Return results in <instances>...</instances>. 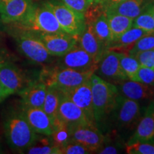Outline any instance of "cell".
I'll return each mask as SVG.
<instances>
[{"label": "cell", "instance_id": "cell-24", "mask_svg": "<svg viewBox=\"0 0 154 154\" xmlns=\"http://www.w3.org/2000/svg\"><path fill=\"white\" fill-rule=\"evenodd\" d=\"M106 14L112 33L113 41L119 38L127 30L132 27L134 19L123 15L112 13H106Z\"/></svg>", "mask_w": 154, "mask_h": 154}, {"label": "cell", "instance_id": "cell-15", "mask_svg": "<svg viewBox=\"0 0 154 154\" xmlns=\"http://www.w3.org/2000/svg\"><path fill=\"white\" fill-rule=\"evenodd\" d=\"M32 0H8L0 5V21L12 24L24 19L33 5Z\"/></svg>", "mask_w": 154, "mask_h": 154}, {"label": "cell", "instance_id": "cell-17", "mask_svg": "<svg viewBox=\"0 0 154 154\" xmlns=\"http://www.w3.org/2000/svg\"><path fill=\"white\" fill-rule=\"evenodd\" d=\"M154 142V101L149 103L140 119L136 130L126 144L134 142Z\"/></svg>", "mask_w": 154, "mask_h": 154}, {"label": "cell", "instance_id": "cell-1", "mask_svg": "<svg viewBox=\"0 0 154 154\" xmlns=\"http://www.w3.org/2000/svg\"><path fill=\"white\" fill-rule=\"evenodd\" d=\"M3 126L6 140L11 149L24 151L37 140V134L29 124L22 109L7 111L4 117Z\"/></svg>", "mask_w": 154, "mask_h": 154}, {"label": "cell", "instance_id": "cell-16", "mask_svg": "<svg viewBox=\"0 0 154 154\" xmlns=\"http://www.w3.org/2000/svg\"><path fill=\"white\" fill-rule=\"evenodd\" d=\"M21 109L29 124L36 134L51 136L54 129L53 121L42 108L27 107L22 105Z\"/></svg>", "mask_w": 154, "mask_h": 154}, {"label": "cell", "instance_id": "cell-39", "mask_svg": "<svg viewBox=\"0 0 154 154\" xmlns=\"http://www.w3.org/2000/svg\"><path fill=\"white\" fill-rule=\"evenodd\" d=\"M6 99L5 94H4V90H3V87L2 86L1 82H0V103H2L4 100Z\"/></svg>", "mask_w": 154, "mask_h": 154}, {"label": "cell", "instance_id": "cell-11", "mask_svg": "<svg viewBox=\"0 0 154 154\" xmlns=\"http://www.w3.org/2000/svg\"><path fill=\"white\" fill-rule=\"evenodd\" d=\"M96 72L99 76L110 83L119 84L121 82L128 80V78L121 69L117 51L106 50L102 56L98 63Z\"/></svg>", "mask_w": 154, "mask_h": 154}, {"label": "cell", "instance_id": "cell-41", "mask_svg": "<svg viewBox=\"0 0 154 154\" xmlns=\"http://www.w3.org/2000/svg\"><path fill=\"white\" fill-rule=\"evenodd\" d=\"M151 11H152V15H153V18L154 20V1L152 2V5H151Z\"/></svg>", "mask_w": 154, "mask_h": 154}, {"label": "cell", "instance_id": "cell-31", "mask_svg": "<svg viewBox=\"0 0 154 154\" xmlns=\"http://www.w3.org/2000/svg\"><path fill=\"white\" fill-rule=\"evenodd\" d=\"M26 153L29 154H61V148L53 143H43L39 146H30Z\"/></svg>", "mask_w": 154, "mask_h": 154}, {"label": "cell", "instance_id": "cell-38", "mask_svg": "<svg viewBox=\"0 0 154 154\" xmlns=\"http://www.w3.org/2000/svg\"><path fill=\"white\" fill-rule=\"evenodd\" d=\"M124 1H125V0H102L99 4L101 5L102 8L103 9V10L106 11V9L113 7V6L118 5V4Z\"/></svg>", "mask_w": 154, "mask_h": 154}, {"label": "cell", "instance_id": "cell-34", "mask_svg": "<svg viewBox=\"0 0 154 154\" xmlns=\"http://www.w3.org/2000/svg\"><path fill=\"white\" fill-rule=\"evenodd\" d=\"M61 154H89L92 153L89 149L82 144L76 142H70L61 148Z\"/></svg>", "mask_w": 154, "mask_h": 154}, {"label": "cell", "instance_id": "cell-29", "mask_svg": "<svg viewBox=\"0 0 154 154\" xmlns=\"http://www.w3.org/2000/svg\"><path fill=\"white\" fill-rule=\"evenodd\" d=\"M154 49V33H150L143 36L135 43L128 53L131 56L140 51Z\"/></svg>", "mask_w": 154, "mask_h": 154}, {"label": "cell", "instance_id": "cell-22", "mask_svg": "<svg viewBox=\"0 0 154 154\" xmlns=\"http://www.w3.org/2000/svg\"><path fill=\"white\" fill-rule=\"evenodd\" d=\"M86 24L91 25L94 34L101 41L103 45L106 48L110 47L113 41L112 33L108 23L105 11H101L91 20L85 22Z\"/></svg>", "mask_w": 154, "mask_h": 154}, {"label": "cell", "instance_id": "cell-32", "mask_svg": "<svg viewBox=\"0 0 154 154\" xmlns=\"http://www.w3.org/2000/svg\"><path fill=\"white\" fill-rule=\"evenodd\" d=\"M132 57L138 61L140 66L154 69V49L140 51Z\"/></svg>", "mask_w": 154, "mask_h": 154}, {"label": "cell", "instance_id": "cell-27", "mask_svg": "<svg viewBox=\"0 0 154 154\" xmlns=\"http://www.w3.org/2000/svg\"><path fill=\"white\" fill-rule=\"evenodd\" d=\"M117 54L121 69L128 79L137 82V73L140 66L138 61L127 53L117 51Z\"/></svg>", "mask_w": 154, "mask_h": 154}, {"label": "cell", "instance_id": "cell-36", "mask_svg": "<svg viewBox=\"0 0 154 154\" xmlns=\"http://www.w3.org/2000/svg\"><path fill=\"white\" fill-rule=\"evenodd\" d=\"M119 151H120V146L112 144V145H107L106 146H103L97 153L100 154H115L119 153Z\"/></svg>", "mask_w": 154, "mask_h": 154}, {"label": "cell", "instance_id": "cell-3", "mask_svg": "<svg viewBox=\"0 0 154 154\" xmlns=\"http://www.w3.org/2000/svg\"><path fill=\"white\" fill-rule=\"evenodd\" d=\"M11 25V29L32 32L61 33L64 32L58 22L54 14L44 2L33 4L27 14L19 22Z\"/></svg>", "mask_w": 154, "mask_h": 154}, {"label": "cell", "instance_id": "cell-19", "mask_svg": "<svg viewBox=\"0 0 154 154\" xmlns=\"http://www.w3.org/2000/svg\"><path fill=\"white\" fill-rule=\"evenodd\" d=\"M117 88L121 95L134 101L151 99L154 97V86L139 82L128 79L117 84Z\"/></svg>", "mask_w": 154, "mask_h": 154}, {"label": "cell", "instance_id": "cell-12", "mask_svg": "<svg viewBox=\"0 0 154 154\" xmlns=\"http://www.w3.org/2000/svg\"><path fill=\"white\" fill-rule=\"evenodd\" d=\"M59 66L73 69L81 72L94 71L96 72L98 68V63L94 61L93 58L86 51L76 44L69 52L61 57Z\"/></svg>", "mask_w": 154, "mask_h": 154}, {"label": "cell", "instance_id": "cell-14", "mask_svg": "<svg viewBox=\"0 0 154 154\" xmlns=\"http://www.w3.org/2000/svg\"><path fill=\"white\" fill-rule=\"evenodd\" d=\"M58 118L66 123L71 130L81 125L93 124L88 120L84 111L61 92L58 109Z\"/></svg>", "mask_w": 154, "mask_h": 154}, {"label": "cell", "instance_id": "cell-23", "mask_svg": "<svg viewBox=\"0 0 154 154\" xmlns=\"http://www.w3.org/2000/svg\"><path fill=\"white\" fill-rule=\"evenodd\" d=\"M150 33L141 29L132 26L119 38L113 41L107 50L128 53L138 39Z\"/></svg>", "mask_w": 154, "mask_h": 154}, {"label": "cell", "instance_id": "cell-25", "mask_svg": "<svg viewBox=\"0 0 154 154\" xmlns=\"http://www.w3.org/2000/svg\"><path fill=\"white\" fill-rule=\"evenodd\" d=\"M60 97L61 92L59 89L52 86H47V94L42 109L49 116L53 122L58 119V109Z\"/></svg>", "mask_w": 154, "mask_h": 154}, {"label": "cell", "instance_id": "cell-30", "mask_svg": "<svg viewBox=\"0 0 154 154\" xmlns=\"http://www.w3.org/2000/svg\"><path fill=\"white\" fill-rule=\"evenodd\" d=\"M126 151L128 154H154V142L137 141L126 144Z\"/></svg>", "mask_w": 154, "mask_h": 154}, {"label": "cell", "instance_id": "cell-13", "mask_svg": "<svg viewBox=\"0 0 154 154\" xmlns=\"http://www.w3.org/2000/svg\"><path fill=\"white\" fill-rule=\"evenodd\" d=\"M91 78V77H90ZM65 94L71 101L78 106L85 113L86 117L91 123L96 124L94 119L93 101H92L91 84L90 79L72 89L60 91Z\"/></svg>", "mask_w": 154, "mask_h": 154}, {"label": "cell", "instance_id": "cell-26", "mask_svg": "<svg viewBox=\"0 0 154 154\" xmlns=\"http://www.w3.org/2000/svg\"><path fill=\"white\" fill-rule=\"evenodd\" d=\"M54 129L51 135L54 145L63 147L71 142V129L68 125L58 118L53 122Z\"/></svg>", "mask_w": 154, "mask_h": 154}, {"label": "cell", "instance_id": "cell-5", "mask_svg": "<svg viewBox=\"0 0 154 154\" xmlns=\"http://www.w3.org/2000/svg\"><path fill=\"white\" fill-rule=\"evenodd\" d=\"M10 32L17 49L29 60L39 64L49 61L52 56L34 32L12 29Z\"/></svg>", "mask_w": 154, "mask_h": 154}, {"label": "cell", "instance_id": "cell-9", "mask_svg": "<svg viewBox=\"0 0 154 154\" xmlns=\"http://www.w3.org/2000/svg\"><path fill=\"white\" fill-rule=\"evenodd\" d=\"M52 57H62L77 44L78 36L66 33L34 32Z\"/></svg>", "mask_w": 154, "mask_h": 154}, {"label": "cell", "instance_id": "cell-28", "mask_svg": "<svg viewBox=\"0 0 154 154\" xmlns=\"http://www.w3.org/2000/svg\"><path fill=\"white\" fill-rule=\"evenodd\" d=\"M152 2L133 20L134 27L141 29L149 33H154V20L151 11Z\"/></svg>", "mask_w": 154, "mask_h": 154}, {"label": "cell", "instance_id": "cell-8", "mask_svg": "<svg viewBox=\"0 0 154 154\" xmlns=\"http://www.w3.org/2000/svg\"><path fill=\"white\" fill-rule=\"evenodd\" d=\"M106 138L96 124H89L74 127L71 130V142H76L97 153L104 145Z\"/></svg>", "mask_w": 154, "mask_h": 154}, {"label": "cell", "instance_id": "cell-40", "mask_svg": "<svg viewBox=\"0 0 154 154\" xmlns=\"http://www.w3.org/2000/svg\"><path fill=\"white\" fill-rule=\"evenodd\" d=\"M102 0H89V2H91V4H98V3H100Z\"/></svg>", "mask_w": 154, "mask_h": 154}, {"label": "cell", "instance_id": "cell-33", "mask_svg": "<svg viewBox=\"0 0 154 154\" xmlns=\"http://www.w3.org/2000/svg\"><path fill=\"white\" fill-rule=\"evenodd\" d=\"M61 1L69 8L84 15L91 5L89 0H61Z\"/></svg>", "mask_w": 154, "mask_h": 154}, {"label": "cell", "instance_id": "cell-37", "mask_svg": "<svg viewBox=\"0 0 154 154\" xmlns=\"http://www.w3.org/2000/svg\"><path fill=\"white\" fill-rule=\"evenodd\" d=\"M13 58L11 54L5 48L0 47V65L7 62H13Z\"/></svg>", "mask_w": 154, "mask_h": 154}, {"label": "cell", "instance_id": "cell-21", "mask_svg": "<svg viewBox=\"0 0 154 154\" xmlns=\"http://www.w3.org/2000/svg\"><path fill=\"white\" fill-rule=\"evenodd\" d=\"M154 0H125L118 5L113 6L105 11L134 19Z\"/></svg>", "mask_w": 154, "mask_h": 154}, {"label": "cell", "instance_id": "cell-18", "mask_svg": "<svg viewBox=\"0 0 154 154\" xmlns=\"http://www.w3.org/2000/svg\"><path fill=\"white\" fill-rule=\"evenodd\" d=\"M47 86L41 80L29 83L17 94L22 105L27 107L42 108L47 94Z\"/></svg>", "mask_w": 154, "mask_h": 154}, {"label": "cell", "instance_id": "cell-42", "mask_svg": "<svg viewBox=\"0 0 154 154\" xmlns=\"http://www.w3.org/2000/svg\"><path fill=\"white\" fill-rule=\"evenodd\" d=\"M8 1V0H0V5H2V4H3L4 2H5Z\"/></svg>", "mask_w": 154, "mask_h": 154}, {"label": "cell", "instance_id": "cell-6", "mask_svg": "<svg viewBox=\"0 0 154 154\" xmlns=\"http://www.w3.org/2000/svg\"><path fill=\"white\" fill-rule=\"evenodd\" d=\"M109 119H112L119 130H134L140 119L139 103L120 94Z\"/></svg>", "mask_w": 154, "mask_h": 154}, {"label": "cell", "instance_id": "cell-10", "mask_svg": "<svg viewBox=\"0 0 154 154\" xmlns=\"http://www.w3.org/2000/svg\"><path fill=\"white\" fill-rule=\"evenodd\" d=\"M0 82L6 98L18 94L29 83L22 71L13 62H7L0 65Z\"/></svg>", "mask_w": 154, "mask_h": 154}, {"label": "cell", "instance_id": "cell-2", "mask_svg": "<svg viewBox=\"0 0 154 154\" xmlns=\"http://www.w3.org/2000/svg\"><path fill=\"white\" fill-rule=\"evenodd\" d=\"M95 122L98 128L104 126L120 95L117 86L94 73L90 78Z\"/></svg>", "mask_w": 154, "mask_h": 154}, {"label": "cell", "instance_id": "cell-4", "mask_svg": "<svg viewBox=\"0 0 154 154\" xmlns=\"http://www.w3.org/2000/svg\"><path fill=\"white\" fill-rule=\"evenodd\" d=\"M94 73H95L94 71L81 72L66 67L57 66L42 71L39 80L47 86L55 87L59 91H66L84 84L89 79Z\"/></svg>", "mask_w": 154, "mask_h": 154}, {"label": "cell", "instance_id": "cell-35", "mask_svg": "<svg viewBox=\"0 0 154 154\" xmlns=\"http://www.w3.org/2000/svg\"><path fill=\"white\" fill-rule=\"evenodd\" d=\"M137 82L154 86V69L140 66L137 73Z\"/></svg>", "mask_w": 154, "mask_h": 154}, {"label": "cell", "instance_id": "cell-7", "mask_svg": "<svg viewBox=\"0 0 154 154\" xmlns=\"http://www.w3.org/2000/svg\"><path fill=\"white\" fill-rule=\"evenodd\" d=\"M46 4L53 11L63 32L74 36L82 33L86 26L84 14L69 8L62 2L51 0Z\"/></svg>", "mask_w": 154, "mask_h": 154}, {"label": "cell", "instance_id": "cell-20", "mask_svg": "<svg viewBox=\"0 0 154 154\" xmlns=\"http://www.w3.org/2000/svg\"><path fill=\"white\" fill-rule=\"evenodd\" d=\"M77 44L93 58L96 63H99L107 50L94 34L91 25L87 24L82 33L78 36Z\"/></svg>", "mask_w": 154, "mask_h": 154}, {"label": "cell", "instance_id": "cell-43", "mask_svg": "<svg viewBox=\"0 0 154 154\" xmlns=\"http://www.w3.org/2000/svg\"><path fill=\"white\" fill-rule=\"evenodd\" d=\"M1 152H2V151H1V149H0V153H1Z\"/></svg>", "mask_w": 154, "mask_h": 154}]
</instances>
